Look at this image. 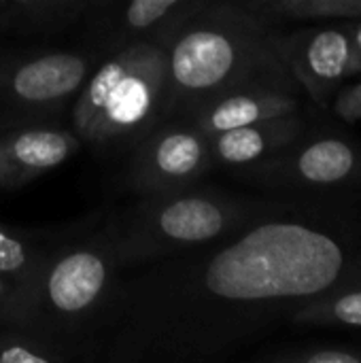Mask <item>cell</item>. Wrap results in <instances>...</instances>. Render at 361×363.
<instances>
[{
    "instance_id": "1",
    "label": "cell",
    "mask_w": 361,
    "mask_h": 363,
    "mask_svg": "<svg viewBox=\"0 0 361 363\" xmlns=\"http://www.w3.org/2000/svg\"><path fill=\"white\" fill-rule=\"evenodd\" d=\"M361 266L332 232L264 219L143 264L117 281L98 323L106 362H206L294 317Z\"/></svg>"
},
{
    "instance_id": "2",
    "label": "cell",
    "mask_w": 361,
    "mask_h": 363,
    "mask_svg": "<svg viewBox=\"0 0 361 363\" xmlns=\"http://www.w3.org/2000/svg\"><path fill=\"white\" fill-rule=\"evenodd\" d=\"M166 47V119H189L215 98L247 89L296 91L298 81L281 53V36L251 9L217 2L198 9Z\"/></svg>"
},
{
    "instance_id": "3",
    "label": "cell",
    "mask_w": 361,
    "mask_h": 363,
    "mask_svg": "<svg viewBox=\"0 0 361 363\" xmlns=\"http://www.w3.org/2000/svg\"><path fill=\"white\" fill-rule=\"evenodd\" d=\"M119 262L111 234L94 232L53 249L13 298L2 325L26 330L87 353L89 334L98 330L119 281ZM91 359V353H87Z\"/></svg>"
},
{
    "instance_id": "4",
    "label": "cell",
    "mask_w": 361,
    "mask_h": 363,
    "mask_svg": "<svg viewBox=\"0 0 361 363\" xmlns=\"http://www.w3.org/2000/svg\"><path fill=\"white\" fill-rule=\"evenodd\" d=\"M166 47L134 38L94 64L68 111L70 130L91 147H132L166 119Z\"/></svg>"
},
{
    "instance_id": "5",
    "label": "cell",
    "mask_w": 361,
    "mask_h": 363,
    "mask_svg": "<svg viewBox=\"0 0 361 363\" xmlns=\"http://www.w3.org/2000/svg\"><path fill=\"white\" fill-rule=\"evenodd\" d=\"M253 206L213 191L181 189L145 200L106 225L121 270L209 245L243 228Z\"/></svg>"
},
{
    "instance_id": "6",
    "label": "cell",
    "mask_w": 361,
    "mask_h": 363,
    "mask_svg": "<svg viewBox=\"0 0 361 363\" xmlns=\"http://www.w3.org/2000/svg\"><path fill=\"white\" fill-rule=\"evenodd\" d=\"M94 64V55L79 51L0 53V136L60 123Z\"/></svg>"
},
{
    "instance_id": "7",
    "label": "cell",
    "mask_w": 361,
    "mask_h": 363,
    "mask_svg": "<svg viewBox=\"0 0 361 363\" xmlns=\"http://www.w3.org/2000/svg\"><path fill=\"white\" fill-rule=\"evenodd\" d=\"M134 147L128 179L140 196L187 189L213 166L211 138L189 119H162Z\"/></svg>"
},
{
    "instance_id": "8",
    "label": "cell",
    "mask_w": 361,
    "mask_h": 363,
    "mask_svg": "<svg viewBox=\"0 0 361 363\" xmlns=\"http://www.w3.org/2000/svg\"><path fill=\"white\" fill-rule=\"evenodd\" d=\"M255 177L287 187H360L361 145L338 136H321L311 143L279 151L262 160Z\"/></svg>"
},
{
    "instance_id": "9",
    "label": "cell",
    "mask_w": 361,
    "mask_h": 363,
    "mask_svg": "<svg viewBox=\"0 0 361 363\" xmlns=\"http://www.w3.org/2000/svg\"><path fill=\"white\" fill-rule=\"evenodd\" d=\"M281 53L296 81L321 106H330L336 91L351 79L349 23L306 28L287 38L281 36Z\"/></svg>"
},
{
    "instance_id": "10",
    "label": "cell",
    "mask_w": 361,
    "mask_h": 363,
    "mask_svg": "<svg viewBox=\"0 0 361 363\" xmlns=\"http://www.w3.org/2000/svg\"><path fill=\"white\" fill-rule=\"evenodd\" d=\"M81 138L60 123L28 125L0 136V187L19 189L68 162Z\"/></svg>"
},
{
    "instance_id": "11",
    "label": "cell",
    "mask_w": 361,
    "mask_h": 363,
    "mask_svg": "<svg viewBox=\"0 0 361 363\" xmlns=\"http://www.w3.org/2000/svg\"><path fill=\"white\" fill-rule=\"evenodd\" d=\"M304 130V119L298 113H289L213 134L209 136L213 164L255 166L298 143Z\"/></svg>"
},
{
    "instance_id": "12",
    "label": "cell",
    "mask_w": 361,
    "mask_h": 363,
    "mask_svg": "<svg viewBox=\"0 0 361 363\" xmlns=\"http://www.w3.org/2000/svg\"><path fill=\"white\" fill-rule=\"evenodd\" d=\"M298 111H300V100L296 91L277 89V87H247L215 98L198 113H194L189 121L206 136H213L232 128L257 123L264 119H272Z\"/></svg>"
},
{
    "instance_id": "13",
    "label": "cell",
    "mask_w": 361,
    "mask_h": 363,
    "mask_svg": "<svg viewBox=\"0 0 361 363\" xmlns=\"http://www.w3.org/2000/svg\"><path fill=\"white\" fill-rule=\"evenodd\" d=\"M361 268V266H360ZM357 272L332 294L304 304L294 317V323L332 325V328H361V277Z\"/></svg>"
},
{
    "instance_id": "14",
    "label": "cell",
    "mask_w": 361,
    "mask_h": 363,
    "mask_svg": "<svg viewBox=\"0 0 361 363\" xmlns=\"http://www.w3.org/2000/svg\"><path fill=\"white\" fill-rule=\"evenodd\" d=\"M89 359L85 351L26 332L17 328H4L0 332V363H68Z\"/></svg>"
},
{
    "instance_id": "15",
    "label": "cell",
    "mask_w": 361,
    "mask_h": 363,
    "mask_svg": "<svg viewBox=\"0 0 361 363\" xmlns=\"http://www.w3.org/2000/svg\"><path fill=\"white\" fill-rule=\"evenodd\" d=\"M47 249L34 245L17 230L0 225V277L15 285V296L32 281Z\"/></svg>"
},
{
    "instance_id": "16",
    "label": "cell",
    "mask_w": 361,
    "mask_h": 363,
    "mask_svg": "<svg viewBox=\"0 0 361 363\" xmlns=\"http://www.w3.org/2000/svg\"><path fill=\"white\" fill-rule=\"evenodd\" d=\"M183 2L185 0H128L123 6L121 26L132 34L153 30Z\"/></svg>"
},
{
    "instance_id": "17",
    "label": "cell",
    "mask_w": 361,
    "mask_h": 363,
    "mask_svg": "<svg viewBox=\"0 0 361 363\" xmlns=\"http://www.w3.org/2000/svg\"><path fill=\"white\" fill-rule=\"evenodd\" d=\"M270 363H361V349L357 347H311L279 351L264 357Z\"/></svg>"
},
{
    "instance_id": "18",
    "label": "cell",
    "mask_w": 361,
    "mask_h": 363,
    "mask_svg": "<svg viewBox=\"0 0 361 363\" xmlns=\"http://www.w3.org/2000/svg\"><path fill=\"white\" fill-rule=\"evenodd\" d=\"M296 17H361V0H304Z\"/></svg>"
},
{
    "instance_id": "19",
    "label": "cell",
    "mask_w": 361,
    "mask_h": 363,
    "mask_svg": "<svg viewBox=\"0 0 361 363\" xmlns=\"http://www.w3.org/2000/svg\"><path fill=\"white\" fill-rule=\"evenodd\" d=\"M332 106L336 111V115H340L345 121L353 123V121H360L361 119V81L355 85H343L334 100H332Z\"/></svg>"
},
{
    "instance_id": "20",
    "label": "cell",
    "mask_w": 361,
    "mask_h": 363,
    "mask_svg": "<svg viewBox=\"0 0 361 363\" xmlns=\"http://www.w3.org/2000/svg\"><path fill=\"white\" fill-rule=\"evenodd\" d=\"M47 0H4L0 4V15L4 17H19L23 13H36L45 6Z\"/></svg>"
},
{
    "instance_id": "21",
    "label": "cell",
    "mask_w": 361,
    "mask_h": 363,
    "mask_svg": "<svg viewBox=\"0 0 361 363\" xmlns=\"http://www.w3.org/2000/svg\"><path fill=\"white\" fill-rule=\"evenodd\" d=\"M349 36L353 47V57H351V79H353L361 74V17H353V21H349Z\"/></svg>"
},
{
    "instance_id": "22",
    "label": "cell",
    "mask_w": 361,
    "mask_h": 363,
    "mask_svg": "<svg viewBox=\"0 0 361 363\" xmlns=\"http://www.w3.org/2000/svg\"><path fill=\"white\" fill-rule=\"evenodd\" d=\"M15 291H17L15 285L0 277V323H2V319H4V315H6V311H9L13 298H15Z\"/></svg>"
},
{
    "instance_id": "23",
    "label": "cell",
    "mask_w": 361,
    "mask_h": 363,
    "mask_svg": "<svg viewBox=\"0 0 361 363\" xmlns=\"http://www.w3.org/2000/svg\"><path fill=\"white\" fill-rule=\"evenodd\" d=\"M72 2H87V0H47L43 9H49L51 4H53V6H68V4H72Z\"/></svg>"
},
{
    "instance_id": "24",
    "label": "cell",
    "mask_w": 361,
    "mask_h": 363,
    "mask_svg": "<svg viewBox=\"0 0 361 363\" xmlns=\"http://www.w3.org/2000/svg\"><path fill=\"white\" fill-rule=\"evenodd\" d=\"M260 2H262V0H251V4H253V6H255V4H260Z\"/></svg>"
},
{
    "instance_id": "25",
    "label": "cell",
    "mask_w": 361,
    "mask_h": 363,
    "mask_svg": "<svg viewBox=\"0 0 361 363\" xmlns=\"http://www.w3.org/2000/svg\"><path fill=\"white\" fill-rule=\"evenodd\" d=\"M2 2H4V0H0V4H2Z\"/></svg>"
}]
</instances>
